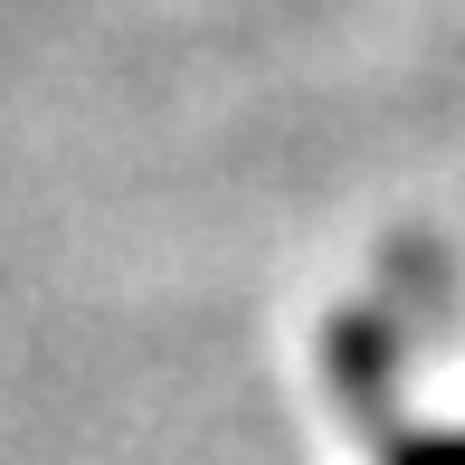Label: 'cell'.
<instances>
[{"instance_id": "cell-1", "label": "cell", "mask_w": 465, "mask_h": 465, "mask_svg": "<svg viewBox=\"0 0 465 465\" xmlns=\"http://www.w3.org/2000/svg\"><path fill=\"white\" fill-rule=\"evenodd\" d=\"M390 465H465V428H428V437H399Z\"/></svg>"}]
</instances>
